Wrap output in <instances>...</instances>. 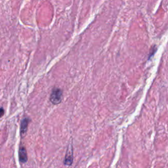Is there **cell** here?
<instances>
[{
  "label": "cell",
  "instance_id": "obj_1",
  "mask_svg": "<svg viewBox=\"0 0 168 168\" xmlns=\"http://www.w3.org/2000/svg\"><path fill=\"white\" fill-rule=\"evenodd\" d=\"M63 92L60 89L55 87L52 90L51 94L50 95V101L53 105H58L59 104L63 98Z\"/></svg>",
  "mask_w": 168,
  "mask_h": 168
},
{
  "label": "cell",
  "instance_id": "obj_2",
  "mask_svg": "<svg viewBox=\"0 0 168 168\" xmlns=\"http://www.w3.org/2000/svg\"><path fill=\"white\" fill-rule=\"evenodd\" d=\"M18 158L21 163H25L28 160L27 152L25 146H20L18 150Z\"/></svg>",
  "mask_w": 168,
  "mask_h": 168
},
{
  "label": "cell",
  "instance_id": "obj_3",
  "mask_svg": "<svg viewBox=\"0 0 168 168\" xmlns=\"http://www.w3.org/2000/svg\"><path fill=\"white\" fill-rule=\"evenodd\" d=\"M30 122V119L28 118H24L20 124V134L22 137H25L28 130V124Z\"/></svg>",
  "mask_w": 168,
  "mask_h": 168
},
{
  "label": "cell",
  "instance_id": "obj_4",
  "mask_svg": "<svg viewBox=\"0 0 168 168\" xmlns=\"http://www.w3.org/2000/svg\"><path fill=\"white\" fill-rule=\"evenodd\" d=\"M72 146H70V148H68L67 153H66V155L65 157V163L66 166H70V165L72 164L73 162V156H72Z\"/></svg>",
  "mask_w": 168,
  "mask_h": 168
},
{
  "label": "cell",
  "instance_id": "obj_5",
  "mask_svg": "<svg viewBox=\"0 0 168 168\" xmlns=\"http://www.w3.org/2000/svg\"><path fill=\"white\" fill-rule=\"evenodd\" d=\"M4 109L3 107L0 108V118H1V117L4 116Z\"/></svg>",
  "mask_w": 168,
  "mask_h": 168
}]
</instances>
